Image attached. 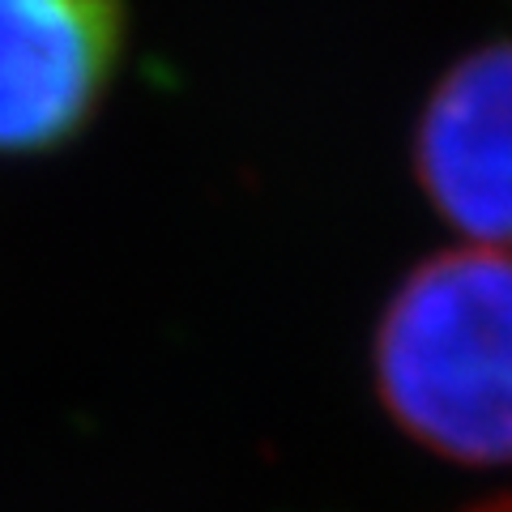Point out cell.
I'll return each mask as SVG.
<instances>
[{
  "instance_id": "cell-2",
  "label": "cell",
  "mask_w": 512,
  "mask_h": 512,
  "mask_svg": "<svg viewBox=\"0 0 512 512\" xmlns=\"http://www.w3.org/2000/svg\"><path fill=\"white\" fill-rule=\"evenodd\" d=\"M124 52V0H0V154L77 137Z\"/></svg>"
},
{
  "instance_id": "cell-3",
  "label": "cell",
  "mask_w": 512,
  "mask_h": 512,
  "mask_svg": "<svg viewBox=\"0 0 512 512\" xmlns=\"http://www.w3.org/2000/svg\"><path fill=\"white\" fill-rule=\"evenodd\" d=\"M431 205L483 248H512V43L478 47L440 77L414 133Z\"/></svg>"
},
{
  "instance_id": "cell-4",
  "label": "cell",
  "mask_w": 512,
  "mask_h": 512,
  "mask_svg": "<svg viewBox=\"0 0 512 512\" xmlns=\"http://www.w3.org/2000/svg\"><path fill=\"white\" fill-rule=\"evenodd\" d=\"M474 512H512V495H504V500H491V504L474 508Z\"/></svg>"
},
{
  "instance_id": "cell-1",
  "label": "cell",
  "mask_w": 512,
  "mask_h": 512,
  "mask_svg": "<svg viewBox=\"0 0 512 512\" xmlns=\"http://www.w3.org/2000/svg\"><path fill=\"white\" fill-rule=\"evenodd\" d=\"M376 389L406 436L470 466L512 461V252L410 269L376 329Z\"/></svg>"
}]
</instances>
